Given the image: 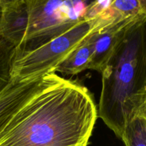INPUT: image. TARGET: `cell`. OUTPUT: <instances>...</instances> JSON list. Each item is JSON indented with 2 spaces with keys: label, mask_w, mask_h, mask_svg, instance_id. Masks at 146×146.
<instances>
[{
  "label": "cell",
  "mask_w": 146,
  "mask_h": 146,
  "mask_svg": "<svg viewBox=\"0 0 146 146\" xmlns=\"http://www.w3.org/2000/svg\"><path fill=\"white\" fill-rule=\"evenodd\" d=\"M98 118L86 87L48 72L0 133V146H88Z\"/></svg>",
  "instance_id": "cell-1"
},
{
  "label": "cell",
  "mask_w": 146,
  "mask_h": 146,
  "mask_svg": "<svg viewBox=\"0 0 146 146\" xmlns=\"http://www.w3.org/2000/svg\"><path fill=\"white\" fill-rule=\"evenodd\" d=\"M146 17L117 44L104 65L98 116L121 139L146 102Z\"/></svg>",
  "instance_id": "cell-2"
},
{
  "label": "cell",
  "mask_w": 146,
  "mask_h": 146,
  "mask_svg": "<svg viewBox=\"0 0 146 146\" xmlns=\"http://www.w3.org/2000/svg\"><path fill=\"white\" fill-rule=\"evenodd\" d=\"M112 20L103 14L93 20H83L64 34L38 48L16 57L11 78L26 79L54 72L58 64L64 61L88 36Z\"/></svg>",
  "instance_id": "cell-3"
},
{
  "label": "cell",
  "mask_w": 146,
  "mask_h": 146,
  "mask_svg": "<svg viewBox=\"0 0 146 146\" xmlns=\"http://www.w3.org/2000/svg\"><path fill=\"white\" fill-rule=\"evenodd\" d=\"M89 1L28 0L29 24L17 56L38 48L84 20Z\"/></svg>",
  "instance_id": "cell-4"
},
{
  "label": "cell",
  "mask_w": 146,
  "mask_h": 146,
  "mask_svg": "<svg viewBox=\"0 0 146 146\" xmlns=\"http://www.w3.org/2000/svg\"><path fill=\"white\" fill-rule=\"evenodd\" d=\"M145 17L146 15L143 14L134 18L113 21L95 31L93 36L94 46L89 69L101 73L117 44L127 31Z\"/></svg>",
  "instance_id": "cell-5"
},
{
  "label": "cell",
  "mask_w": 146,
  "mask_h": 146,
  "mask_svg": "<svg viewBox=\"0 0 146 146\" xmlns=\"http://www.w3.org/2000/svg\"><path fill=\"white\" fill-rule=\"evenodd\" d=\"M45 75L26 79L13 78L0 94V133L16 112L39 90Z\"/></svg>",
  "instance_id": "cell-6"
},
{
  "label": "cell",
  "mask_w": 146,
  "mask_h": 146,
  "mask_svg": "<svg viewBox=\"0 0 146 146\" xmlns=\"http://www.w3.org/2000/svg\"><path fill=\"white\" fill-rule=\"evenodd\" d=\"M28 0H2L0 37L17 48L22 44L29 24Z\"/></svg>",
  "instance_id": "cell-7"
},
{
  "label": "cell",
  "mask_w": 146,
  "mask_h": 146,
  "mask_svg": "<svg viewBox=\"0 0 146 146\" xmlns=\"http://www.w3.org/2000/svg\"><path fill=\"white\" fill-rule=\"evenodd\" d=\"M94 32L90 34L64 61L58 64L54 69V72L76 75L89 69L93 54Z\"/></svg>",
  "instance_id": "cell-8"
},
{
  "label": "cell",
  "mask_w": 146,
  "mask_h": 146,
  "mask_svg": "<svg viewBox=\"0 0 146 146\" xmlns=\"http://www.w3.org/2000/svg\"><path fill=\"white\" fill-rule=\"evenodd\" d=\"M17 48L0 37V94L9 85Z\"/></svg>",
  "instance_id": "cell-9"
},
{
  "label": "cell",
  "mask_w": 146,
  "mask_h": 146,
  "mask_svg": "<svg viewBox=\"0 0 146 146\" xmlns=\"http://www.w3.org/2000/svg\"><path fill=\"white\" fill-rule=\"evenodd\" d=\"M121 140L125 146H146L145 123L141 118H135L124 130Z\"/></svg>",
  "instance_id": "cell-10"
},
{
  "label": "cell",
  "mask_w": 146,
  "mask_h": 146,
  "mask_svg": "<svg viewBox=\"0 0 146 146\" xmlns=\"http://www.w3.org/2000/svg\"><path fill=\"white\" fill-rule=\"evenodd\" d=\"M111 1H95L90 2L86 11L85 20H93L102 15L111 4Z\"/></svg>",
  "instance_id": "cell-11"
},
{
  "label": "cell",
  "mask_w": 146,
  "mask_h": 146,
  "mask_svg": "<svg viewBox=\"0 0 146 146\" xmlns=\"http://www.w3.org/2000/svg\"><path fill=\"white\" fill-rule=\"evenodd\" d=\"M137 118H143V119H145L146 118V102L145 105H144V106L143 107L139 115H138Z\"/></svg>",
  "instance_id": "cell-12"
},
{
  "label": "cell",
  "mask_w": 146,
  "mask_h": 146,
  "mask_svg": "<svg viewBox=\"0 0 146 146\" xmlns=\"http://www.w3.org/2000/svg\"><path fill=\"white\" fill-rule=\"evenodd\" d=\"M143 13L146 15V0H140Z\"/></svg>",
  "instance_id": "cell-13"
},
{
  "label": "cell",
  "mask_w": 146,
  "mask_h": 146,
  "mask_svg": "<svg viewBox=\"0 0 146 146\" xmlns=\"http://www.w3.org/2000/svg\"><path fill=\"white\" fill-rule=\"evenodd\" d=\"M1 5H2V0H0V14H1Z\"/></svg>",
  "instance_id": "cell-14"
},
{
  "label": "cell",
  "mask_w": 146,
  "mask_h": 146,
  "mask_svg": "<svg viewBox=\"0 0 146 146\" xmlns=\"http://www.w3.org/2000/svg\"><path fill=\"white\" fill-rule=\"evenodd\" d=\"M145 129H146V121H145Z\"/></svg>",
  "instance_id": "cell-15"
},
{
  "label": "cell",
  "mask_w": 146,
  "mask_h": 146,
  "mask_svg": "<svg viewBox=\"0 0 146 146\" xmlns=\"http://www.w3.org/2000/svg\"><path fill=\"white\" fill-rule=\"evenodd\" d=\"M145 31H146V21H145Z\"/></svg>",
  "instance_id": "cell-16"
},
{
  "label": "cell",
  "mask_w": 146,
  "mask_h": 146,
  "mask_svg": "<svg viewBox=\"0 0 146 146\" xmlns=\"http://www.w3.org/2000/svg\"><path fill=\"white\" fill-rule=\"evenodd\" d=\"M142 119H143V118H142ZM144 120V121H146V118H145V119H143Z\"/></svg>",
  "instance_id": "cell-17"
}]
</instances>
